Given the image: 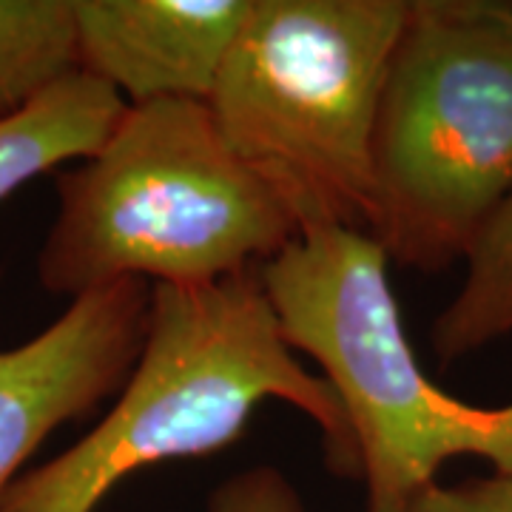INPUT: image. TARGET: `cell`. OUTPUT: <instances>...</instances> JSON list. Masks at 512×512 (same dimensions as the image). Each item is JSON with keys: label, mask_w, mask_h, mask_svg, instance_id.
Listing matches in <instances>:
<instances>
[{"label": "cell", "mask_w": 512, "mask_h": 512, "mask_svg": "<svg viewBox=\"0 0 512 512\" xmlns=\"http://www.w3.org/2000/svg\"><path fill=\"white\" fill-rule=\"evenodd\" d=\"M265 402L305 413L330 473L359 478L348 413L282 336L262 268L202 288L151 285L146 339L111 410L74 447L23 473L0 512H94L131 473L231 447Z\"/></svg>", "instance_id": "cell-1"}, {"label": "cell", "mask_w": 512, "mask_h": 512, "mask_svg": "<svg viewBox=\"0 0 512 512\" xmlns=\"http://www.w3.org/2000/svg\"><path fill=\"white\" fill-rule=\"evenodd\" d=\"M57 191L37 276L72 299L128 279L217 285L265 268L302 234L288 197L228 146L202 100L126 106Z\"/></svg>", "instance_id": "cell-2"}, {"label": "cell", "mask_w": 512, "mask_h": 512, "mask_svg": "<svg viewBox=\"0 0 512 512\" xmlns=\"http://www.w3.org/2000/svg\"><path fill=\"white\" fill-rule=\"evenodd\" d=\"M387 265L365 231L313 225L262 268L282 336L322 367L348 413L365 512H407L458 456L512 478V404L461 402L421 370Z\"/></svg>", "instance_id": "cell-3"}, {"label": "cell", "mask_w": 512, "mask_h": 512, "mask_svg": "<svg viewBox=\"0 0 512 512\" xmlns=\"http://www.w3.org/2000/svg\"><path fill=\"white\" fill-rule=\"evenodd\" d=\"M512 194V3L410 0L373 134L370 237L444 271Z\"/></svg>", "instance_id": "cell-4"}, {"label": "cell", "mask_w": 512, "mask_h": 512, "mask_svg": "<svg viewBox=\"0 0 512 512\" xmlns=\"http://www.w3.org/2000/svg\"><path fill=\"white\" fill-rule=\"evenodd\" d=\"M410 0H254L208 109L302 231L370 234L373 134Z\"/></svg>", "instance_id": "cell-5"}, {"label": "cell", "mask_w": 512, "mask_h": 512, "mask_svg": "<svg viewBox=\"0 0 512 512\" xmlns=\"http://www.w3.org/2000/svg\"><path fill=\"white\" fill-rule=\"evenodd\" d=\"M148 305V282H114L72 299L26 345L0 350V498L49 433L123 387L146 339Z\"/></svg>", "instance_id": "cell-6"}, {"label": "cell", "mask_w": 512, "mask_h": 512, "mask_svg": "<svg viewBox=\"0 0 512 512\" xmlns=\"http://www.w3.org/2000/svg\"><path fill=\"white\" fill-rule=\"evenodd\" d=\"M80 69L128 106L202 100L254 12V0H72Z\"/></svg>", "instance_id": "cell-7"}, {"label": "cell", "mask_w": 512, "mask_h": 512, "mask_svg": "<svg viewBox=\"0 0 512 512\" xmlns=\"http://www.w3.org/2000/svg\"><path fill=\"white\" fill-rule=\"evenodd\" d=\"M126 100L77 69L23 109L0 117V202L40 174L89 160L120 123Z\"/></svg>", "instance_id": "cell-8"}, {"label": "cell", "mask_w": 512, "mask_h": 512, "mask_svg": "<svg viewBox=\"0 0 512 512\" xmlns=\"http://www.w3.org/2000/svg\"><path fill=\"white\" fill-rule=\"evenodd\" d=\"M464 262L461 291L433 325V353L444 367L512 333V194L481 228Z\"/></svg>", "instance_id": "cell-9"}, {"label": "cell", "mask_w": 512, "mask_h": 512, "mask_svg": "<svg viewBox=\"0 0 512 512\" xmlns=\"http://www.w3.org/2000/svg\"><path fill=\"white\" fill-rule=\"evenodd\" d=\"M77 69L72 0H0V117Z\"/></svg>", "instance_id": "cell-10"}, {"label": "cell", "mask_w": 512, "mask_h": 512, "mask_svg": "<svg viewBox=\"0 0 512 512\" xmlns=\"http://www.w3.org/2000/svg\"><path fill=\"white\" fill-rule=\"evenodd\" d=\"M208 512H305V504L285 473L262 464L220 484L208 498Z\"/></svg>", "instance_id": "cell-11"}, {"label": "cell", "mask_w": 512, "mask_h": 512, "mask_svg": "<svg viewBox=\"0 0 512 512\" xmlns=\"http://www.w3.org/2000/svg\"><path fill=\"white\" fill-rule=\"evenodd\" d=\"M407 512H512V478L478 476L458 484H433Z\"/></svg>", "instance_id": "cell-12"}]
</instances>
